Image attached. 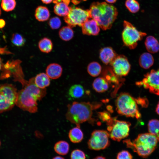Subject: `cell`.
<instances>
[{
    "label": "cell",
    "instance_id": "cell-1",
    "mask_svg": "<svg viewBox=\"0 0 159 159\" xmlns=\"http://www.w3.org/2000/svg\"><path fill=\"white\" fill-rule=\"evenodd\" d=\"M20 83L22 88L18 92L16 105L24 111L35 113L38 110L37 101L41 100L46 94V89L37 87L34 82V77L28 81L25 79Z\"/></svg>",
    "mask_w": 159,
    "mask_h": 159
},
{
    "label": "cell",
    "instance_id": "cell-2",
    "mask_svg": "<svg viewBox=\"0 0 159 159\" xmlns=\"http://www.w3.org/2000/svg\"><path fill=\"white\" fill-rule=\"evenodd\" d=\"M89 10L91 18L95 20L100 27L105 30L111 28L118 14L114 6L105 2H94Z\"/></svg>",
    "mask_w": 159,
    "mask_h": 159
},
{
    "label": "cell",
    "instance_id": "cell-3",
    "mask_svg": "<svg viewBox=\"0 0 159 159\" xmlns=\"http://www.w3.org/2000/svg\"><path fill=\"white\" fill-rule=\"evenodd\" d=\"M102 104L99 102H74L67 105L66 114L67 119L80 127V124L87 121H93V111L100 108Z\"/></svg>",
    "mask_w": 159,
    "mask_h": 159
},
{
    "label": "cell",
    "instance_id": "cell-4",
    "mask_svg": "<svg viewBox=\"0 0 159 159\" xmlns=\"http://www.w3.org/2000/svg\"><path fill=\"white\" fill-rule=\"evenodd\" d=\"M158 142L155 136L149 133L140 134L132 141L130 139L123 140L127 148L143 158L147 157L155 150Z\"/></svg>",
    "mask_w": 159,
    "mask_h": 159
},
{
    "label": "cell",
    "instance_id": "cell-5",
    "mask_svg": "<svg viewBox=\"0 0 159 159\" xmlns=\"http://www.w3.org/2000/svg\"><path fill=\"white\" fill-rule=\"evenodd\" d=\"M136 99L129 93H121L115 101L116 110L120 115L138 119L141 115L138 110Z\"/></svg>",
    "mask_w": 159,
    "mask_h": 159
},
{
    "label": "cell",
    "instance_id": "cell-6",
    "mask_svg": "<svg viewBox=\"0 0 159 159\" xmlns=\"http://www.w3.org/2000/svg\"><path fill=\"white\" fill-rule=\"evenodd\" d=\"M17 96V89L13 85L0 86V113L12 109L16 104Z\"/></svg>",
    "mask_w": 159,
    "mask_h": 159
},
{
    "label": "cell",
    "instance_id": "cell-7",
    "mask_svg": "<svg viewBox=\"0 0 159 159\" xmlns=\"http://www.w3.org/2000/svg\"><path fill=\"white\" fill-rule=\"evenodd\" d=\"M123 27L122 37L124 45L130 49H135L138 42L147 35L146 33L138 31L131 23L126 21L123 22Z\"/></svg>",
    "mask_w": 159,
    "mask_h": 159
},
{
    "label": "cell",
    "instance_id": "cell-8",
    "mask_svg": "<svg viewBox=\"0 0 159 159\" xmlns=\"http://www.w3.org/2000/svg\"><path fill=\"white\" fill-rule=\"evenodd\" d=\"M90 18L89 9L72 6L68 14L64 17V19L68 26L72 28L77 25L81 26L86 21Z\"/></svg>",
    "mask_w": 159,
    "mask_h": 159
},
{
    "label": "cell",
    "instance_id": "cell-9",
    "mask_svg": "<svg viewBox=\"0 0 159 159\" xmlns=\"http://www.w3.org/2000/svg\"><path fill=\"white\" fill-rule=\"evenodd\" d=\"M130 125L128 122L118 120L115 117L113 123L107 127L110 138L115 141H120L129 135Z\"/></svg>",
    "mask_w": 159,
    "mask_h": 159
},
{
    "label": "cell",
    "instance_id": "cell-10",
    "mask_svg": "<svg viewBox=\"0 0 159 159\" xmlns=\"http://www.w3.org/2000/svg\"><path fill=\"white\" fill-rule=\"evenodd\" d=\"M108 132L102 130H95L92 133L87 144L91 150H99L105 149L110 145Z\"/></svg>",
    "mask_w": 159,
    "mask_h": 159
},
{
    "label": "cell",
    "instance_id": "cell-11",
    "mask_svg": "<svg viewBox=\"0 0 159 159\" xmlns=\"http://www.w3.org/2000/svg\"><path fill=\"white\" fill-rule=\"evenodd\" d=\"M142 80L135 83L138 86H143L153 94L159 95V69H152L145 74Z\"/></svg>",
    "mask_w": 159,
    "mask_h": 159
},
{
    "label": "cell",
    "instance_id": "cell-12",
    "mask_svg": "<svg viewBox=\"0 0 159 159\" xmlns=\"http://www.w3.org/2000/svg\"><path fill=\"white\" fill-rule=\"evenodd\" d=\"M110 64L114 73L120 77L127 75L131 69L128 59L123 55H117Z\"/></svg>",
    "mask_w": 159,
    "mask_h": 159
},
{
    "label": "cell",
    "instance_id": "cell-13",
    "mask_svg": "<svg viewBox=\"0 0 159 159\" xmlns=\"http://www.w3.org/2000/svg\"><path fill=\"white\" fill-rule=\"evenodd\" d=\"M82 33L87 35H97L100 31V27L97 22L93 19H88L82 25Z\"/></svg>",
    "mask_w": 159,
    "mask_h": 159
},
{
    "label": "cell",
    "instance_id": "cell-14",
    "mask_svg": "<svg viewBox=\"0 0 159 159\" xmlns=\"http://www.w3.org/2000/svg\"><path fill=\"white\" fill-rule=\"evenodd\" d=\"M117 54L110 47L102 48L99 52V57L102 62L106 65L110 64Z\"/></svg>",
    "mask_w": 159,
    "mask_h": 159
},
{
    "label": "cell",
    "instance_id": "cell-15",
    "mask_svg": "<svg viewBox=\"0 0 159 159\" xmlns=\"http://www.w3.org/2000/svg\"><path fill=\"white\" fill-rule=\"evenodd\" d=\"M62 68L59 64L53 63L49 64L47 67L46 72L48 76L52 79H58L61 76Z\"/></svg>",
    "mask_w": 159,
    "mask_h": 159
},
{
    "label": "cell",
    "instance_id": "cell-16",
    "mask_svg": "<svg viewBox=\"0 0 159 159\" xmlns=\"http://www.w3.org/2000/svg\"><path fill=\"white\" fill-rule=\"evenodd\" d=\"M154 59L151 54L149 52L142 53L139 59V64L140 66L144 69L150 68L153 64Z\"/></svg>",
    "mask_w": 159,
    "mask_h": 159
},
{
    "label": "cell",
    "instance_id": "cell-17",
    "mask_svg": "<svg viewBox=\"0 0 159 159\" xmlns=\"http://www.w3.org/2000/svg\"><path fill=\"white\" fill-rule=\"evenodd\" d=\"M145 45L148 52L151 54L155 53L159 51V42L152 36H149L146 38Z\"/></svg>",
    "mask_w": 159,
    "mask_h": 159
},
{
    "label": "cell",
    "instance_id": "cell-18",
    "mask_svg": "<svg viewBox=\"0 0 159 159\" xmlns=\"http://www.w3.org/2000/svg\"><path fill=\"white\" fill-rule=\"evenodd\" d=\"M94 89L97 92L102 93L106 91L109 87V83L103 77L95 79L92 83Z\"/></svg>",
    "mask_w": 159,
    "mask_h": 159
},
{
    "label": "cell",
    "instance_id": "cell-19",
    "mask_svg": "<svg viewBox=\"0 0 159 159\" xmlns=\"http://www.w3.org/2000/svg\"><path fill=\"white\" fill-rule=\"evenodd\" d=\"M34 82L36 85L40 88L46 89L50 83L49 77L44 73H41L37 74L34 77Z\"/></svg>",
    "mask_w": 159,
    "mask_h": 159
},
{
    "label": "cell",
    "instance_id": "cell-20",
    "mask_svg": "<svg viewBox=\"0 0 159 159\" xmlns=\"http://www.w3.org/2000/svg\"><path fill=\"white\" fill-rule=\"evenodd\" d=\"M55 4L54 11L56 14L59 16L64 17L68 14L70 8V7L68 6V4L61 0Z\"/></svg>",
    "mask_w": 159,
    "mask_h": 159
},
{
    "label": "cell",
    "instance_id": "cell-21",
    "mask_svg": "<svg viewBox=\"0 0 159 159\" xmlns=\"http://www.w3.org/2000/svg\"><path fill=\"white\" fill-rule=\"evenodd\" d=\"M80 127L76 126L69 131L68 137L70 141L73 143L81 142L83 138V133Z\"/></svg>",
    "mask_w": 159,
    "mask_h": 159
},
{
    "label": "cell",
    "instance_id": "cell-22",
    "mask_svg": "<svg viewBox=\"0 0 159 159\" xmlns=\"http://www.w3.org/2000/svg\"><path fill=\"white\" fill-rule=\"evenodd\" d=\"M34 15L36 19L38 21H44L49 19L50 17L49 11L47 7L39 6L36 8Z\"/></svg>",
    "mask_w": 159,
    "mask_h": 159
},
{
    "label": "cell",
    "instance_id": "cell-23",
    "mask_svg": "<svg viewBox=\"0 0 159 159\" xmlns=\"http://www.w3.org/2000/svg\"><path fill=\"white\" fill-rule=\"evenodd\" d=\"M54 149L56 153L61 155H65L69 152V145L67 142L64 140L58 141L54 146Z\"/></svg>",
    "mask_w": 159,
    "mask_h": 159
},
{
    "label": "cell",
    "instance_id": "cell-24",
    "mask_svg": "<svg viewBox=\"0 0 159 159\" xmlns=\"http://www.w3.org/2000/svg\"><path fill=\"white\" fill-rule=\"evenodd\" d=\"M38 47L41 52L48 53L52 50L53 44L52 41L47 37L41 39L38 43Z\"/></svg>",
    "mask_w": 159,
    "mask_h": 159
},
{
    "label": "cell",
    "instance_id": "cell-25",
    "mask_svg": "<svg viewBox=\"0 0 159 159\" xmlns=\"http://www.w3.org/2000/svg\"><path fill=\"white\" fill-rule=\"evenodd\" d=\"M74 32L72 27L67 26L61 28L59 32L60 38L64 41H68L71 39L73 37Z\"/></svg>",
    "mask_w": 159,
    "mask_h": 159
},
{
    "label": "cell",
    "instance_id": "cell-26",
    "mask_svg": "<svg viewBox=\"0 0 159 159\" xmlns=\"http://www.w3.org/2000/svg\"><path fill=\"white\" fill-rule=\"evenodd\" d=\"M84 90L81 85L76 84L72 86L69 88L68 94L72 98H78L82 97L84 94Z\"/></svg>",
    "mask_w": 159,
    "mask_h": 159
},
{
    "label": "cell",
    "instance_id": "cell-27",
    "mask_svg": "<svg viewBox=\"0 0 159 159\" xmlns=\"http://www.w3.org/2000/svg\"><path fill=\"white\" fill-rule=\"evenodd\" d=\"M148 128L149 133L155 136L159 142V120L155 119L149 120Z\"/></svg>",
    "mask_w": 159,
    "mask_h": 159
},
{
    "label": "cell",
    "instance_id": "cell-28",
    "mask_svg": "<svg viewBox=\"0 0 159 159\" xmlns=\"http://www.w3.org/2000/svg\"><path fill=\"white\" fill-rule=\"evenodd\" d=\"M102 67L98 62H93L90 63L87 67V71L91 76L95 77L98 76L101 73Z\"/></svg>",
    "mask_w": 159,
    "mask_h": 159
},
{
    "label": "cell",
    "instance_id": "cell-29",
    "mask_svg": "<svg viewBox=\"0 0 159 159\" xmlns=\"http://www.w3.org/2000/svg\"><path fill=\"white\" fill-rule=\"evenodd\" d=\"M125 5L127 8L132 13H136L140 9L139 4L136 0H126Z\"/></svg>",
    "mask_w": 159,
    "mask_h": 159
},
{
    "label": "cell",
    "instance_id": "cell-30",
    "mask_svg": "<svg viewBox=\"0 0 159 159\" xmlns=\"http://www.w3.org/2000/svg\"><path fill=\"white\" fill-rule=\"evenodd\" d=\"M11 41L14 45L18 47L23 46L26 42L24 38L18 33H15L12 34Z\"/></svg>",
    "mask_w": 159,
    "mask_h": 159
},
{
    "label": "cell",
    "instance_id": "cell-31",
    "mask_svg": "<svg viewBox=\"0 0 159 159\" xmlns=\"http://www.w3.org/2000/svg\"><path fill=\"white\" fill-rule=\"evenodd\" d=\"M16 4L15 0H2L1 6L4 11L9 12L14 9Z\"/></svg>",
    "mask_w": 159,
    "mask_h": 159
},
{
    "label": "cell",
    "instance_id": "cell-32",
    "mask_svg": "<svg viewBox=\"0 0 159 159\" xmlns=\"http://www.w3.org/2000/svg\"><path fill=\"white\" fill-rule=\"evenodd\" d=\"M99 118L103 121L106 122L108 126L111 125L113 123L114 118H112L109 112L106 111H103L98 113Z\"/></svg>",
    "mask_w": 159,
    "mask_h": 159
},
{
    "label": "cell",
    "instance_id": "cell-33",
    "mask_svg": "<svg viewBox=\"0 0 159 159\" xmlns=\"http://www.w3.org/2000/svg\"><path fill=\"white\" fill-rule=\"evenodd\" d=\"M86 158L84 152L80 149L73 150L70 154L71 159H86Z\"/></svg>",
    "mask_w": 159,
    "mask_h": 159
},
{
    "label": "cell",
    "instance_id": "cell-34",
    "mask_svg": "<svg viewBox=\"0 0 159 159\" xmlns=\"http://www.w3.org/2000/svg\"><path fill=\"white\" fill-rule=\"evenodd\" d=\"M48 24L52 29H57L60 26L61 22L59 17L55 16L50 19L49 21Z\"/></svg>",
    "mask_w": 159,
    "mask_h": 159
},
{
    "label": "cell",
    "instance_id": "cell-35",
    "mask_svg": "<svg viewBox=\"0 0 159 159\" xmlns=\"http://www.w3.org/2000/svg\"><path fill=\"white\" fill-rule=\"evenodd\" d=\"M117 159H132V157L128 151L122 150L118 153Z\"/></svg>",
    "mask_w": 159,
    "mask_h": 159
},
{
    "label": "cell",
    "instance_id": "cell-36",
    "mask_svg": "<svg viewBox=\"0 0 159 159\" xmlns=\"http://www.w3.org/2000/svg\"><path fill=\"white\" fill-rule=\"evenodd\" d=\"M138 104H140L143 107H145L148 105V101L145 98L139 97L136 99Z\"/></svg>",
    "mask_w": 159,
    "mask_h": 159
},
{
    "label": "cell",
    "instance_id": "cell-37",
    "mask_svg": "<svg viewBox=\"0 0 159 159\" xmlns=\"http://www.w3.org/2000/svg\"><path fill=\"white\" fill-rule=\"evenodd\" d=\"M6 22L3 19H0V29H2L5 26Z\"/></svg>",
    "mask_w": 159,
    "mask_h": 159
},
{
    "label": "cell",
    "instance_id": "cell-38",
    "mask_svg": "<svg viewBox=\"0 0 159 159\" xmlns=\"http://www.w3.org/2000/svg\"><path fill=\"white\" fill-rule=\"evenodd\" d=\"M45 4H49L52 2L53 0H41Z\"/></svg>",
    "mask_w": 159,
    "mask_h": 159
},
{
    "label": "cell",
    "instance_id": "cell-39",
    "mask_svg": "<svg viewBox=\"0 0 159 159\" xmlns=\"http://www.w3.org/2000/svg\"><path fill=\"white\" fill-rule=\"evenodd\" d=\"M155 111L159 115V102L157 105Z\"/></svg>",
    "mask_w": 159,
    "mask_h": 159
},
{
    "label": "cell",
    "instance_id": "cell-40",
    "mask_svg": "<svg viewBox=\"0 0 159 159\" xmlns=\"http://www.w3.org/2000/svg\"><path fill=\"white\" fill-rule=\"evenodd\" d=\"M107 2L109 3L112 4L116 2L117 0H105Z\"/></svg>",
    "mask_w": 159,
    "mask_h": 159
},
{
    "label": "cell",
    "instance_id": "cell-41",
    "mask_svg": "<svg viewBox=\"0 0 159 159\" xmlns=\"http://www.w3.org/2000/svg\"><path fill=\"white\" fill-rule=\"evenodd\" d=\"M93 159H106L105 157L102 156H97Z\"/></svg>",
    "mask_w": 159,
    "mask_h": 159
},
{
    "label": "cell",
    "instance_id": "cell-42",
    "mask_svg": "<svg viewBox=\"0 0 159 159\" xmlns=\"http://www.w3.org/2000/svg\"><path fill=\"white\" fill-rule=\"evenodd\" d=\"M52 159H65L63 157L60 156H57L54 157Z\"/></svg>",
    "mask_w": 159,
    "mask_h": 159
},
{
    "label": "cell",
    "instance_id": "cell-43",
    "mask_svg": "<svg viewBox=\"0 0 159 159\" xmlns=\"http://www.w3.org/2000/svg\"><path fill=\"white\" fill-rule=\"evenodd\" d=\"M1 67H2V64H1V59L0 58V71L1 70Z\"/></svg>",
    "mask_w": 159,
    "mask_h": 159
},
{
    "label": "cell",
    "instance_id": "cell-44",
    "mask_svg": "<svg viewBox=\"0 0 159 159\" xmlns=\"http://www.w3.org/2000/svg\"><path fill=\"white\" fill-rule=\"evenodd\" d=\"M1 9L0 8V16L1 15Z\"/></svg>",
    "mask_w": 159,
    "mask_h": 159
},
{
    "label": "cell",
    "instance_id": "cell-45",
    "mask_svg": "<svg viewBox=\"0 0 159 159\" xmlns=\"http://www.w3.org/2000/svg\"><path fill=\"white\" fill-rule=\"evenodd\" d=\"M1 141L0 140V146L1 145Z\"/></svg>",
    "mask_w": 159,
    "mask_h": 159
}]
</instances>
